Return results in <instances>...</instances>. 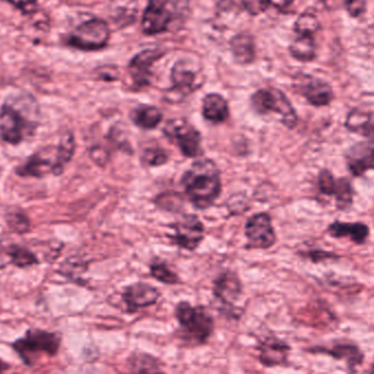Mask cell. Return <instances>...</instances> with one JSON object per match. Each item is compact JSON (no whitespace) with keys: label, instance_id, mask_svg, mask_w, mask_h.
Instances as JSON below:
<instances>
[{"label":"cell","instance_id":"6da1fadb","mask_svg":"<svg viewBox=\"0 0 374 374\" xmlns=\"http://www.w3.org/2000/svg\"><path fill=\"white\" fill-rule=\"evenodd\" d=\"M179 328L174 332L176 339L187 347L207 345L215 332V318L203 306H193L181 301L174 308Z\"/></svg>","mask_w":374,"mask_h":374},{"label":"cell","instance_id":"7a4b0ae2","mask_svg":"<svg viewBox=\"0 0 374 374\" xmlns=\"http://www.w3.org/2000/svg\"><path fill=\"white\" fill-rule=\"evenodd\" d=\"M182 185L192 204L205 209L211 207L220 195V172L213 160H199L184 173Z\"/></svg>","mask_w":374,"mask_h":374},{"label":"cell","instance_id":"3957f363","mask_svg":"<svg viewBox=\"0 0 374 374\" xmlns=\"http://www.w3.org/2000/svg\"><path fill=\"white\" fill-rule=\"evenodd\" d=\"M61 345V336L58 332L33 328L27 330L23 337L15 340L13 348L25 365L32 366L41 355L55 357Z\"/></svg>","mask_w":374,"mask_h":374},{"label":"cell","instance_id":"277c9868","mask_svg":"<svg viewBox=\"0 0 374 374\" xmlns=\"http://www.w3.org/2000/svg\"><path fill=\"white\" fill-rule=\"evenodd\" d=\"M186 7V0H148L142 15V32L147 35L168 32L179 18V8Z\"/></svg>","mask_w":374,"mask_h":374},{"label":"cell","instance_id":"5b68a950","mask_svg":"<svg viewBox=\"0 0 374 374\" xmlns=\"http://www.w3.org/2000/svg\"><path fill=\"white\" fill-rule=\"evenodd\" d=\"M251 103L258 114L266 116L275 113L280 116V120L286 127H296L298 114L282 91L276 88L259 89L251 98Z\"/></svg>","mask_w":374,"mask_h":374},{"label":"cell","instance_id":"8992f818","mask_svg":"<svg viewBox=\"0 0 374 374\" xmlns=\"http://www.w3.org/2000/svg\"><path fill=\"white\" fill-rule=\"evenodd\" d=\"M110 27L103 19L93 18L80 25L68 35L67 44L80 51H100L108 45Z\"/></svg>","mask_w":374,"mask_h":374},{"label":"cell","instance_id":"52a82bcc","mask_svg":"<svg viewBox=\"0 0 374 374\" xmlns=\"http://www.w3.org/2000/svg\"><path fill=\"white\" fill-rule=\"evenodd\" d=\"M166 137L176 144L186 157H199L201 154V132L185 118H173L163 128Z\"/></svg>","mask_w":374,"mask_h":374},{"label":"cell","instance_id":"ba28073f","mask_svg":"<svg viewBox=\"0 0 374 374\" xmlns=\"http://www.w3.org/2000/svg\"><path fill=\"white\" fill-rule=\"evenodd\" d=\"M242 292V282L235 273H223L213 282V296L225 306V313L230 318H239L241 316L240 308H235V304L240 300Z\"/></svg>","mask_w":374,"mask_h":374},{"label":"cell","instance_id":"9c48e42d","mask_svg":"<svg viewBox=\"0 0 374 374\" xmlns=\"http://www.w3.org/2000/svg\"><path fill=\"white\" fill-rule=\"evenodd\" d=\"M257 360L264 368L287 367L291 347L286 340L275 335H266L256 342Z\"/></svg>","mask_w":374,"mask_h":374},{"label":"cell","instance_id":"30bf717a","mask_svg":"<svg viewBox=\"0 0 374 374\" xmlns=\"http://www.w3.org/2000/svg\"><path fill=\"white\" fill-rule=\"evenodd\" d=\"M363 137L365 142L354 144L345 154L348 171L357 177L374 168V123Z\"/></svg>","mask_w":374,"mask_h":374},{"label":"cell","instance_id":"8fae6325","mask_svg":"<svg viewBox=\"0 0 374 374\" xmlns=\"http://www.w3.org/2000/svg\"><path fill=\"white\" fill-rule=\"evenodd\" d=\"M296 89L311 106L323 108L330 106L335 93L328 81L308 75H301L296 81Z\"/></svg>","mask_w":374,"mask_h":374},{"label":"cell","instance_id":"7c38bea8","mask_svg":"<svg viewBox=\"0 0 374 374\" xmlns=\"http://www.w3.org/2000/svg\"><path fill=\"white\" fill-rule=\"evenodd\" d=\"M171 78L173 82L171 92L177 93L182 98L201 88L204 81L201 69L196 68V65L189 61H176L172 68Z\"/></svg>","mask_w":374,"mask_h":374},{"label":"cell","instance_id":"4fadbf2b","mask_svg":"<svg viewBox=\"0 0 374 374\" xmlns=\"http://www.w3.org/2000/svg\"><path fill=\"white\" fill-rule=\"evenodd\" d=\"M161 49H144L135 55L128 65V73L135 88L142 89L149 86L152 78V67L164 56Z\"/></svg>","mask_w":374,"mask_h":374},{"label":"cell","instance_id":"5bb4252c","mask_svg":"<svg viewBox=\"0 0 374 374\" xmlns=\"http://www.w3.org/2000/svg\"><path fill=\"white\" fill-rule=\"evenodd\" d=\"M245 235L249 239V247L269 249L276 243V233L272 219L267 213H257L247 220Z\"/></svg>","mask_w":374,"mask_h":374},{"label":"cell","instance_id":"9a60e30c","mask_svg":"<svg viewBox=\"0 0 374 374\" xmlns=\"http://www.w3.org/2000/svg\"><path fill=\"white\" fill-rule=\"evenodd\" d=\"M160 291L146 282H136L126 287L122 292V301L128 314L154 306L159 300Z\"/></svg>","mask_w":374,"mask_h":374},{"label":"cell","instance_id":"2e32d148","mask_svg":"<svg viewBox=\"0 0 374 374\" xmlns=\"http://www.w3.org/2000/svg\"><path fill=\"white\" fill-rule=\"evenodd\" d=\"M306 351L316 354V355L322 354V355L330 356L336 360H342L346 362V365L350 370L361 366L363 358H365L359 346L347 340H335L330 345L316 346V347L308 348Z\"/></svg>","mask_w":374,"mask_h":374},{"label":"cell","instance_id":"e0dca14e","mask_svg":"<svg viewBox=\"0 0 374 374\" xmlns=\"http://www.w3.org/2000/svg\"><path fill=\"white\" fill-rule=\"evenodd\" d=\"M172 240L182 249L193 251L201 244L205 235L203 223L196 216H185L173 225Z\"/></svg>","mask_w":374,"mask_h":374},{"label":"cell","instance_id":"ac0fdd59","mask_svg":"<svg viewBox=\"0 0 374 374\" xmlns=\"http://www.w3.org/2000/svg\"><path fill=\"white\" fill-rule=\"evenodd\" d=\"M27 122L19 111L9 104H4L0 110V135L6 142L18 144L23 142Z\"/></svg>","mask_w":374,"mask_h":374},{"label":"cell","instance_id":"d6986e66","mask_svg":"<svg viewBox=\"0 0 374 374\" xmlns=\"http://www.w3.org/2000/svg\"><path fill=\"white\" fill-rule=\"evenodd\" d=\"M127 374H166L164 362L157 356L134 350L126 359Z\"/></svg>","mask_w":374,"mask_h":374},{"label":"cell","instance_id":"ffe728a7","mask_svg":"<svg viewBox=\"0 0 374 374\" xmlns=\"http://www.w3.org/2000/svg\"><path fill=\"white\" fill-rule=\"evenodd\" d=\"M328 233L334 239L349 237L352 243L362 245L367 242L370 229L368 225L363 223H342L336 220L328 225Z\"/></svg>","mask_w":374,"mask_h":374},{"label":"cell","instance_id":"44dd1931","mask_svg":"<svg viewBox=\"0 0 374 374\" xmlns=\"http://www.w3.org/2000/svg\"><path fill=\"white\" fill-rule=\"evenodd\" d=\"M137 11V0H111V18L116 27L120 29L134 23Z\"/></svg>","mask_w":374,"mask_h":374},{"label":"cell","instance_id":"7402d4cb","mask_svg":"<svg viewBox=\"0 0 374 374\" xmlns=\"http://www.w3.org/2000/svg\"><path fill=\"white\" fill-rule=\"evenodd\" d=\"M203 116L213 124H220L229 118V106L225 99L217 93H211L204 98Z\"/></svg>","mask_w":374,"mask_h":374},{"label":"cell","instance_id":"603a6c76","mask_svg":"<svg viewBox=\"0 0 374 374\" xmlns=\"http://www.w3.org/2000/svg\"><path fill=\"white\" fill-rule=\"evenodd\" d=\"M55 162L51 161L49 158H44L42 154H35L25 164L19 166L17 169V174L25 177H43L49 173H53Z\"/></svg>","mask_w":374,"mask_h":374},{"label":"cell","instance_id":"cb8c5ba5","mask_svg":"<svg viewBox=\"0 0 374 374\" xmlns=\"http://www.w3.org/2000/svg\"><path fill=\"white\" fill-rule=\"evenodd\" d=\"M231 51L237 63L251 64L256 56L254 37L247 33L235 35L230 42Z\"/></svg>","mask_w":374,"mask_h":374},{"label":"cell","instance_id":"d4e9b609","mask_svg":"<svg viewBox=\"0 0 374 374\" xmlns=\"http://www.w3.org/2000/svg\"><path fill=\"white\" fill-rule=\"evenodd\" d=\"M291 56L302 63H310L316 58V39L312 35H294L289 46Z\"/></svg>","mask_w":374,"mask_h":374},{"label":"cell","instance_id":"484cf974","mask_svg":"<svg viewBox=\"0 0 374 374\" xmlns=\"http://www.w3.org/2000/svg\"><path fill=\"white\" fill-rule=\"evenodd\" d=\"M132 120L138 127L152 130L157 127L162 120L159 108L151 106H140L132 112Z\"/></svg>","mask_w":374,"mask_h":374},{"label":"cell","instance_id":"4316f807","mask_svg":"<svg viewBox=\"0 0 374 374\" xmlns=\"http://www.w3.org/2000/svg\"><path fill=\"white\" fill-rule=\"evenodd\" d=\"M75 138L70 132L63 135L61 138L58 147H57L56 156H55V166L53 173L55 175H59L64 171L65 166L70 161L71 158L74 156Z\"/></svg>","mask_w":374,"mask_h":374},{"label":"cell","instance_id":"83f0119b","mask_svg":"<svg viewBox=\"0 0 374 374\" xmlns=\"http://www.w3.org/2000/svg\"><path fill=\"white\" fill-rule=\"evenodd\" d=\"M372 124H373V118H372L371 113L359 110V108L350 111L345 120V127L349 132H357L361 136H365Z\"/></svg>","mask_w":374,"mask_h":374},{"label":"cell","instance_id":"f1b7e54d","mask_svg":"<svg viewBox=\"0 0 374 374\" xmlns=\"http://www.w3.org/2000/svg\"><path fill=\"white\" fill-rule=\"evenodd\" d=\"M354 196H355V189L352 186L351 180L349 177H339L338 179L337 192H336L335 201L336 208L338 211H347L348 208L351 207L354 203Z\"/></svg>","mask_w":374,"mask_h":374},{"label":"cell","instance_id":"f546056e","mask_svg":"<svg viewBox=\"0 0 374 374\" xmlns=\"http://www.w3.org/2000/svg\"><path fill=\"white\" fill-rule=\"evenodd\" d=\"M320 25L316 15L310 13H304L297 19L294 23V35H312L316 37L320 31Z\"/></svg>","mask_w":374,"mask_h":374},{"label":"cell","instance_id":"4dcf8cb0","mask_svg":"<svg viewBox=\"0 0 374 374\" xmlns=\"http://www.w3.org/2000/svg\"><path fill=\"white\" fill-rule=\"evenodd\" d=\"M150 274L158 282L166 285L179 284L180 278L175 273L172 272L168 265L163 262L152 263L150 266Z\"/></svg>","mask_w":374,"mask_h":374},{"label":"cell","instance_id":"1f68e13d","mask_svg":"<svg viewBox=\"0 0 374 374\" xmlns=\"http://www.w3.org/2000/svg\"><path fill=\"white\" fill-rule=\"evenodd\" d=\"M11 263L15 266L23 268V267L32 266V265L37 264V259L32 252H30L29 249H23L21 247H11L9 252Z\"/></svg>","mask_w":374,"mask_h":374},{"label":"cell","instance_id":"d6a6232c","mask_svg":"<svg viewBox=\"0 0 374 374\" xmlns=\"http://www.w3.org/2000/svg\"><path fill=\"white\" fill-rule=\"evenodd\" d=\"M338 179L328 169L320 170L318 176V187L324 196L334 197L337 192Z\"/></svg>","mask_w":374,"mask_h":374},{"label":"cell","instance_id":"836d02e7","mask_svg":"<svg viewBox=\"0 0 374 374\" xmlns=\"http://www.w3.org/2000/svg\"><path fill=\"white\" fill-rule=\"evenodd\" d=\"M168 159H169V156L166 154V150L161 149V148L150 147L142 152V161L144 166H162V164L166 163Z\"/></svg>","mask_w":374,"mask_h":374},{"label":"cell","instance_id":"e575fe53","mask_svg":"<svg viewBox=\"0 0 374 374\" xmlns=\"http://www.w3.org/2000/svg\"><path fill=\"white\" fill-rule=\"evenodd\" d=\"M7 225L13 232L23 235L29 230L30 220L25 213L21 211H15V213H8Z\"/></svg>","mask_w":374,"mask_h":374},{"label":"cell","instance_id":"d590c367","mask_svg":"<svg viewBox=\"0 0 374 374\" xmlns=\"http://www.w3.org/2000/svg\"><path fill=\"white\" fill-rule=\"evenodd\" d=\"M5 1L15 6L25 15L35 13L37 8V0H5Z\"/></svg>","mask_w":374,"mask_h":374},{"label":"cell","instance_id":"8d00e7d4","mask_svg":"<svg viewBox=\"0 0 374 374\" xmlns=\"http://www.w3.org/2000/svg\"><path fill=\"white\" fill-rule=\"evenodd\" d=\"M367 7V0H346V8L348 13L354 18L363 15Z\"/></svg>","mask_w":374,"mask_h":374},{"label":"cell","instance_id":"74e56055","mask_svg":"<svg viewBox=\"0 0 374 374\" xmlns=\"http://www.w3.org/2000/svg\"><path fill=\"white\" fill-rule=\"evenodd\" d=\"M308 257L316 263L325 261V259L339 258V256L334 253L325 252V251H313V252L308 253Z\"/></svg>","mask_w":374,"mask_h":374},{"label":"cell","instance_id":"f35d334b","mask_svg":"<svg viewBox=\"0 0 374 374\" xmlns=\"http://www.w3.org/2000/svg\"><path fill=\"white\" fill-rule=\"evenodd\" d=\"M294 0H266L268 5L273 6L278 10H285L290 7Z\"/></svg>","mask_w":374,"mask_h":374},{"label":"cell","instance_id":"ab89813d","mask_svg":"<svg viewBox=\"0 0 374 374\" xmlns=\"http://www.w3.org/2000/svg\"><path fill=\"white\" fill-rule=\"evenodd\" d=\"M0 374H17L13 372V367L7 362L0 359Z\"/></svg>","mask_w":374,"mask_h":374},{"label":"cell","instance_id":"60d3db41","mask_svg":"<svg viewBox=\"0 0 374 374\" xmlns=\"http://www.w3.org/2000/svg\"><path fill=\"white\" fill-rule=\"evenodd\" d=\"M369 373L370 374H374V359H373V362H372V363H371V367H370Z\"/></svg>","mask_w":374,"mask_h":374}]
</instances>
